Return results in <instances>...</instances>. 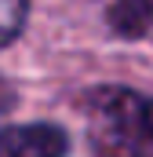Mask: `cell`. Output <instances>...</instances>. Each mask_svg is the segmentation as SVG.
Listing matches in <instances>:
<instances>
[{"mask_svg": "<svg viewBox=\"0 0 153 157\" xmlns=\"http://www.w3.org/2000/svg\"><path fill=\"white\" fill-rule=\"evenodd\" d=\"M91 135L106 157H153V99L102 91L91 110Z\"/></svg>", "mask_w": 153, "mask_h": 157, "instance_id": "1", "label": "cell"}, {"mask_svg": "<svg viewBox=\"0 0 153 157\" xmlns=\"http://www.w3.org/2000/svg\"><path fill=\"white\" fill-rule=\"evenodd\" d=\"M69 135L58 124H11L0 132V157H66Z\"/></svg>", "mask_w": 153, "mask_h": 157, "instance_id": "2", "label": "cell"}, {"mask_svg": "<svg viewBox=\"0 0 153 157\" xmlns=\"http://www.w3.org/2000/svg\"><path fill=\"white\" fill-rule=\"evenodd\" d=\"M110 22L120 37H142L153 26V0H117Z\"/></svg>", "mask_w": 153, "mask_h": 157, "instance_id": "3", "label": "cell"}, {"mask_svg": "<svg viewBox=\"0 0 153 157\" xmlns=\"http://www.w3.org/2000/svg\"><path fill=\"white\" fill-rule=\"evenodd\" d=\"M26 22V0H0V48L22 33Z\"/></svg>", "mask_w": 153, "mask_h": 157, "instance_id": "4", "label": "cell"}]
</instances>
